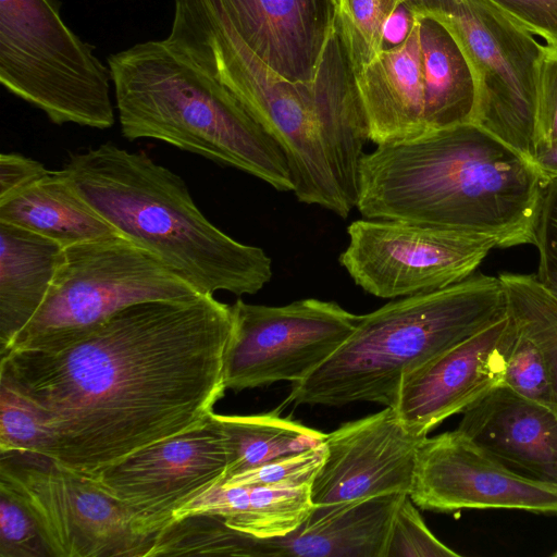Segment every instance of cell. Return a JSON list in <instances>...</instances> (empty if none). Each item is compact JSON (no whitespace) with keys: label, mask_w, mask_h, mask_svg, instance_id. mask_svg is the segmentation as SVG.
<instances>
[{"label":"cell","mask_w":557,"mask_h":557,"mask_svg":"<svg viewBox=\"0 0 557 557\" xmlns=\"http://www.w3.org/2000/svg\"><path fill=\"white\" fill-rule=\"evenodd\" d=\"M164 40L226 87L276 141L298 201L349 215L370 139L338 17L311 82H292L265 66L208 0H175Z\"/></svg>","instance_id":"cell-2"},{"label":"cell","mask_w":557,"mask_h":557,"mask_svg":"<svg viewBox=\"0 0 557 557\" xmlns=\"http://www.w3.org/2000/svg\"><path fill=\"white\" fill-rule=\"evenodd\" d=\"M325 459L324 442L300 453L292 454L249 471L236 474L223 485H302L311 484Z\"/></svg>","instance_id":"cell-31"},{"label":"cell","mask_w":557,"mask_h":557,"mask_svg":"<svg viewBox=\"0 0 557 557\" xmlns=\"http://www.w3.org/2000/svg\"><path fill=\"white\" fill-rule=\"evenodd\" d=\"M232 329L212 294L139 302L73 341L0 355V381L40 410L48 456L90 476L213 412Z\"/></svg>","instance_id":"cell-1"},{"label":"cell","mask_w":557,"mask_h":557,"mask_svg":"<svg viewBox=\"0 0 557 557\" xmlns=\"http://www.w3.org/2000/svg\"><path fill=\"white\" fill-rule=\"evenodd\" d=\"M282 407L249 416L215 413L228 446L224 482L233 475L324 442L325 433L281 417Z\"/></svg>","instance_id":"cell-25"},{"label":"cell","mask_w":557,"mask_h":557,"mask_svg":"<svg viewBox=\"0 0 557 557\" xmlns=\"http://www.w3.org/2000/svg\"><path fill=\"white\" fill-rule=\"evenodd\" d=\"M508 312L542 348L552 375L557 412V298L535 274L503 273Z\"/></svg>","instance_id":"cell-27"},{"label":"cell","mask_w":557,"mask_h":557,"mask_svg":"<svg viewBox=\"0 0 557 557\" xmlns=\"http://www.w3.org/2000/svg\"><path fill=\"white\" fill-rule=\"evenodd\" d=\"M425 437L406 426L392 407L342 424L324 440L325 459L310 487L313 505L409 494Z\"/></svg>","instance_id":"cell-15"},{"label":"cell","mask_w":557,"mask_h":557,"mask_svg":"<svg viewBox=\"0 0 557 557\" xmlns=\"http://www.w3.org/2000/svg\"><path fill=\"white\" fill-rule=\"evenodd\" d=\"M534 163L547 176H557V145L537 151Z\"/></svg>","instance_id":"cell-38"},{"label":"cell","mask_w":557,"mask_h":557,"mask_svg":"<svg viewBox=\"0 0 557 557\" xmlns=\"http://www.w3.org/2000/svg\"><path fill=\"white\" fill-rule=\"evenodd\" d=\"M405 495L314 506L289 534L257 539L256 557H386L392 522Z\"/></svg>","instance_id":"cell-20"},{"label":"cell","mask_w":557,"mask_h":557,"mask_svg":"<svg viewBox=\"0 0 557 557\" xmlns=\"http://www.w3.org/2000/svg\"><path fill=\"white\" fill-rule=\"evenodd\" d=\"M547 176L531 160L469 122L377 145L361 160L356 208L401 220L534 245Z\"/></svg>","instance_id":"cell-3"},{"label":"cell","mask_w":557,"mask_h":557,"mask_svg":"<svg viewBox=\"0 0 557 557\" xmlns=\"http://www.w3.org/2000/svg\"><path fill=\"white\" fill-rule=\"evenodd\" d=\"M201 294L122 235L72 245L64 248L41 307L3 354L73 341L139 302Z\"/></svg>","instance_id":"cell-8"},{"label":"cell","mask_w":557,"mask_h":557,"mask_svg":"<svg viewBox=\"0 0 557 557\" xmlns=\"http://www.w3.org/2000/svg\"><path fill=\"white\" fill-rule=\"evenodd\" d=\"M50 432L40 410L8 383L0 381V453L49 455Z\"/></svg>","instance_id":"cell-29"},{"label":"cell","mask_w":557,"mask_h":557,"mask_svg":"<svg viewBox=\"0 0 557 557\" xmlns=\"http://www.w3.org/2000/svg\"><path fill=\"white\" fill-rule=\"evenodd\" d=\"M406 1H409V0H401L403 3L406 2Z\"/></svg>","instance_id":"cell-40"},{"label":"cell","mask_w":557,"mask_h":557,"mask_svg":"<svg viewBox=\"0 0 557 557\" xmlns=\"http://www.w3.org/2000/svg\"><path fill=\"white\" fill-rule=\"evenodd\" d=\"M539 148L557 145V45H543L536 64ZM537 154V153H536Z\"/></svg>","instance_id":"cell-34"},{"label":"cell","mask_w":557,"mask_h":557,"mask_svg":"<svg viewBox=\"0 0 557 557\" xmlns=\"http://www.w3.org/2000/svg\"><path fill=\"white\" fill-rule=\"evenodd\" d=\"M256 537L240 533L218 516L188 515L172 520L152 539L147 557L253 556Z\"/></svg>","instance_id":"cell-26"},{"label":"cell","mask_w":557,"mask_h":557,"mask_svg":"<svg viewBox=\"0 0 557 557\" xmlns=\"http://www.w3.org/2000/svg\"><path fill=\"white\" fill-rule=\"evenodd\" d=\"M401 4V0H342L341 11L375 55L384 49L385 26Z\"/></svg>","instance_id":"cell-35"},{"label":"cell","mask_w":557,"mask_h":557,"mask_svg":"<svg viewBox=\"0 0 557 557\" xmlns=\"http://www.w3.org/2000/svg\"><path fill=\"white\" fill-rule=\"evenodd\" d=\"M408 495L434 512L505 508L557 515V486L516 474L457 429L421 443Z\"/></svg>","instance_id":"cell-14"},{"label":"cell","mask_w":557,"mask_h":557,"mask_svg":"<svg viewBox=\"0 0 557 557\" xmlns=\"http://www.w3.org/2000/svg\"><path fill=\"white\" fill-rule=\"evenodd\" d=\"M515 332L508 311L407 375L394 409L406 426L428 433L447 418L462 413L502 385Z\"/></svg>","instance_id":"cell-16"},{"label":"cell","mask_w":557,"mask_h":557,"mask_svg":"<svg viewBox=\"0 0 557 557\" xmlns=\"http://www.w3.org/2000/svg\"><path fill=\"white\" fill-rule=\"evenodd\" d=\"M426 527L417 506L407 494L395 512L386 557H459Z\"/></svg>","instance_id":"cell-30"},{"label":"cell","mask_w":557,"mask_h":557,"mask_svg":"<svg viewBox=\"0 0 557 557\" xmlns=\"http://www.w3.org/2000/svg\"><path fill=\"white\" fill-rule=\"evenodd\" d=\"M0 221L64 248L120 235L76 190L61 169L48 171L23 190L0 200Z\"/></svg>","instance_id":"cell-22"},{"label":"cell","mask_w":557,"mask_h":557,"mask_svg":"<svg viewBox=\"0 0 557 557\" xmlns=\"http://www.w3.org/2000/svg\"><path fill=\"white\" fill-rule=\"evenodd\" d=\"M553 557H557V550L552 554Z\"/></svg>","instance_id":"cell-39"},{"label":"cell","mask_w":557,"mask_h":557,"mask_svg":"<svg viewBox=\"0 0 557 557\" xmlns=\"http://www.w3.org/2000/svg\"><path fill=\"white\" fill-rule=\"evenodd\" d=\"M227 467L226 436L211 412L197 425L134 451L89 478L134 512L138 532L152 543L178 509L224 482Z\"/></svg>","instance_id":"cell-13"},{"label":"cell","mask_w":557,"mask_h":557,"mask_svg":"<svg viewBox=\"0 0 557 557\" xmlns=\"http://www.w3.org/2000/svg\"><path fill=\"white\" fill-rule=\"evenodd\" d=\"M545 44L557 45V0H488Z\"/></svg>","instance_id":"cell-36"},{"label":"cell","mask_w":557,"mask_h":557,"mask_svg":"<svg viewBox=\"0 0 557 557\" xmlns=\"http://www.w3.org/2000/svg\"><path fill=\"white\" fill-rule=\"evenodd\" d=\"M246 47L292 82L314 79L342 0H208Z\"/></svg>","instance_id":"cell-17"},{"label":"cell","mask_w":557,"mask_h":557,"mask_svg":"<svg viewBox=\"0 0 557 557\" xmlns=\"http://www.w3.org/2000/svg\"><path fill=\"white\" fill-rule=\"evenodd\" d=\"M0 557H50L27 510L0 492Z\"/></svg>","instance_id":"cell-32"},{"label":"cell","mask_w":557,"mask_h":557,"mask_svg":"<svg viewBox=\"0 0 557 557\" xmlns=\"http://www.w3.org/2000/svg\"><path fill=\"white\" fill-rule=\"evenodd\" d=\"M507 312L499 276L473 274L448 287L391 300L360 315L342 346L294 383L286 404L394 408L403 380Z\"/></svg>","instance_id":"cell-6"},{"label":"cell","mask_w":557,"mask_h":557,"mask_svg":"<svg viewBox=\"0 0 557 557\" xmlns=\"http://www.w3.org/2000/svg\"><path fill=\"white\" fill-rule=\"evenodd\" d=\"M0 492L32 516L50 557H147L134 512L53 458L0 453Z\"/></svg>","instance_id":"cell-10"},{"label":"cell","mask_w":557,"mask_h":557,"mask_svg":"<svg viewBox=\"0 0 557 557\" xmlns=\"http://www.w3.org/2000/svg\"><path fill=\"white\" fill-rule=\"evenodd\" d=\"M347 235L341 265L366 293L386 299L459 283L497 247L490 237L401 220L363 218Z\"/></svg>","instance_id":"cell-11"},{"label":"cell","mask_w":557,"mask_h":557,"mask_svg":"<svg viewBox=\"0 0 557 557\" xmlns=\"http://www.w3.org/2000/svg\"><path fill=\"white\" fill-rule=\"evenodd\" d=\"M48 173L40 162L16 152L0 154V200L5 199Z\"/></svg>","instance_id":"cell-37"},{"label":"cell","mask_w":557,"mask_h":557,"mask_svg":"<svg viewBox=\"0 0 557 557\" xmlns=\"http://www.w3.org/2000/svg\"><path fill=\"white\" fill-rule=\"evenodd\" d=\"M338 22L349 49L369 139L377 146L426 132L418 20L413 16L400 44L375 55L344 15H338Z\"/></svg>","instance_id":"cell-18"},{"label":"cell","mask_w":557,"mask_h":557,"mask_svg":"<svg viewBox=\"0 0 557 557\" xmlns=\"http://www.w3.org/2000/svg\"><path fill=\"white\" fill-rule=\"evenodd\" d=\"M122 135L152 138L293 191L286 158L271 135L220 82L164 39L108 57Z\"/></svg>","instance_id":"cell-5"},{"label":"cell","mask_w":557,"mask_h":557,"mask_svg":"<svg viewBox=\"0 0 557 557\" xmlns=\"http://www.w3.org/2000/svg\"><path fill=\"white\" fill-rule=\"evenodd\" d=\"M310 487L311 484H219L178 509L172 520L188 515H213L246 535L281 537L297 530L313 510Z\"/></svg>","instance_id":"cell-23"},{"label":"cell","mask_w":557,"mask_h":557,"mask_svg":"<svg viewBox=\"0 0 557 557\" xmlns=\"http://www.w3.org/2000/svg\"><path fill=\"white\" fill-rule=\"evenodd\" d=\"M527 479L557 486V412L502 384L469 406L457 428Z\"/></svg>","instance_id":"cell-19"},{"label":"cell","mask_w":557,"mask_h":557,"mask_svg":"<svg viewBox=\"0 0 557 557\" xmlns=\"http://www.w3.org/2000/svg\"><path fill=\"white\" fill-rule=\"evenodd\" d=\"M413 16L419 22L426 129L471 122L475 84L465 54L441 23Z\"/></svg>","instance_id":"cell-24"},{"label":"cell","mask_w":557,"mask_h":557,"mask_svg":"<svg viewBox=\"0 0 557 557\" xmlns=\"http://www.w3.org/2000/svg\"><path fill=\"white\" fill-rule=\"evenodd\" d=\"M63 251L48 237L0 221V354L41 307Z\"/></svg>","instance_id":"cell-21"},{"label":"cell","mask_w":557,"mask_h":557,"mask_svg":"<svg viewBox=\"0 0 557 557\" xmlns=\"http://www.w3.org/2000/svg\"><path fill=\"white\" fill-rule=\"evenodd\" d=\"M224 361L226 389L299 383L350 336L360 315L335 301L307 298L284 306L236 300Z\"/></svg>","instance_id":"cell-12"},{"label":"cell","mask_w":557,"mask_h":557,"mask_svg":"<svg viewBox=\"0 0 557 557\" xmlns=\"http://www.w3.org/2000/svg\"><path fill=\"white\" fill-rule=\"evenodd\" d=\"M534 246L539 251L535 275L557 298V176L548 177L543 188L534 231Z\"/></svg>","instance_id":"cell-33"},{"label":"cell","mask_w":557,"mask_h":557,"mask_svg":"<svg viewBox=\"0 0 557 557\" xmlns=\"http://www.w3.org/2000/svg\"><path fill=\"white\" fill-rule=\"evenodd\" d=\"M60 11L59 0H0V82L57 125L110 128V67Z\"/></svg>","instance_id":"cell-7"},{"label":"cell","mask_w":557,"mask_h":557,"mask_svg":"<svg viewBox=\"0 0 557 557\" xmlns=\"http://www.w3.org/2000/svg\"><path fill=\"white\" fill-rule=\"evenodd\" d=\"M510 317L515 332L506 359L503 384L520 396L555 410V393L546 357L537 342L511 314Z\"/></svg>","instance_id":"cell-28"},{"label":"cell","mask_w":557,"mask_h":557,"mask_svg":"<svg viewBox=\"0 0 557 557\" xmlns=\"http://www.w3.org/2000/svg\"><path fill=\"white\" fill-rule=\"evenodd\" d=\"M412 15L441 23L465 54L475 84L472 123L534 162L536 64L541 45L488 0H409Z\"/></svg>","instance_id":"cell-9"},{"label":"cell","mask_w":557,"mask_h":557,"mask_svg":"<svg viewBox=\"0 0 557 557\" xmlns=\"http://www.w3.org/2000/svg\"><path fill=\"white\" fill-rule=\"evenodd\" d=\"M115 231L205 294L253 295L272 278L265 251L232 238L197 208L185 182L144 151L103 143L62 168Z\"/></svg>","instance_id":"cell-4"}]
</instances>
